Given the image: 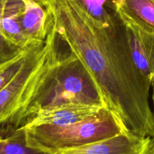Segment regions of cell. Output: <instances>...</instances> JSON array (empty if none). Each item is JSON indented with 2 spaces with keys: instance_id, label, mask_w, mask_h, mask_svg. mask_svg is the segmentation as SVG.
<instances>
[{
  "instance_id": "cell-1",
  "label": "cell",
  "mask_w": 154,
  "mask_h": 154,
  "mask_svg": "<svg viewBox=\"0 0 154 154\" xmlns=\"http://www.w3.org/2000/svg\"><path fill=\"white\" fill-rule=\"evenodd\" d=\"M48 6L60 39L87 69L124 132L154 138L151 85L134 64L120 14L108 28L95 23L72 0H50Z\"/></svg>"
},
{
  "instance_id": "cell-2",
  "label": "cell",
  "mask_w": 154,
  "mask_h": 154,
  "mask_svg": "<svg viewBox=\"0 0 154 154\" xmlns=\"http://www.w3.org/2000/svg\"><path fill=\"white\" fill-rule=\"evenodd\" d=\"M58 39L53 26L44 42L32 43L19 72L0 91V135L23 126L29 108L63 55Z\"/></svg>"
},
{
  "instance_id": "cell-3",
  "label": "cell",
  "mask_w": 154,
  "mask_h": 154,
  "mask_svg": "<svg viewBox=\"0 0 154 154\" xmlns=\"http://www.w3.org/2000/svg\"><path fill=\"white\" fill-rule=\"evenodd\" d=\"M68 105L105 107L90 74L71 52L62 56L54 73L33 100L24 125L38 111Z\"/></svg>"
},
{
  "instance_id": "cell-4",
  "label": "cell",
  "mask_w": 154,
  "mask_h": 154,
  "mask_svg": "<svg viewBox=\"0 0 154 154\" xmlns=\"http://www.w3.org/2000/svg\"><path fill=\"white\" fill-rule=\"evenodd\" d=\"M23 127L29 146L51 154L82 147L125 132L115 115L105 107L86 120L69 126L26 125Z\"/></svg>"
},
{
  "instance_id": "cell-5",
  "label": "cell",
  "mask_w": 154,
  "mask_h": 154,
  "mask_svg": "<svg viewBox=\"0 0 154 154\" xmlns=\"http://www.w3.org/2000/svg\"><path fill=\"white\" fill-rule=\"evenodd\" d=\"M127 36L132 60L141 75L152 86L154 81V33L118 11Z\"/></svg>"
},
{
  "instance_id": "cell-6",
  "label": "cell",
  "mask_w": 154,
  "mask_h": 154,
  "mask_svg": "<svg viewBox=\"0 0 154 154\" xmlns=\"http://www.w3.org/2000/svg\"><path fill=\"white\" fill-rule=\"evenodd\" d=\"M150 138H140L127 132L57 154H142Z\"/></svg>"
},
{
  "instance_id": "cell-7",
  "label": "cell",
  "mask_w": 154,
  "mask_h": 154,
  "mask_svg": "<svg viewBox=\"0 0 154 154\" xmlns=\"http://www.w3.org/2000/svg\"><path fill=\"white\" fill-rule=\"evenodd\" d=\"M104 107L85 105H68L43 110L32 116L26 125L66 126L86 120Z\"/></svg>"
},
{
  "instance_id": "cell-8",
  "label": "cell",
  "mask_w": 154,
  "mask_h": 154,
  "mask_svg": "<svg viewBox=\"0 0 154 154\" xmlns=\"http://www.w3.org/2000/svg\"><path fill=\"white\" fill-rule=\"evenodd\" d=\"M24 4L20 15L23 34L31 43L44 42L54 26V16L51 8L32 1H26Z\"/></svg>"
},
{
  "instance_id": "cell-9",
  "label": "cell",
  "mask_w": 154,
  "mask_h": 154,
  "mask_svg": "<svg viewBox=\"0 0 154 154\" xmlns=\"http://www.w3.org/2000/svg\"><path fill=\"white\" fill-rule=\"evenodd\" d=\"M24 5L22 0H8L1 23L4 37L19 48H25L32 44L23 34L20 24V15Z\"/></svg>"
},
{
  "instance_id": "cell-10",
  "label": "cell",
  "mask_w": 154,
  "mask_h": 154,
  "mask_svg": "<svg viewBox=\"0 0 154 154\" xmlns=\"http://www.w3.org/2000/svg\"><path fill=\"white\" fill-rule=\"evenodd\" d=\"M99 26L111 27L119 16L120 0H72Z\"/></svg>"
},
{
  "instance_id": "cell-11",
  "label": "cell",
  "mask_w": 154,
  "mask_h": 154,
  "mask_svg": "<svg viewBox=\"0 0 154 154\" xmlns=\"http://www.w3.org/2000/svg\"><path fill=\"white\" fill-rule=\"evenodd\" d=\"M118 11L154 33V0H120Z\"/></svg>"
},
{
  "instance_id": "cell-12",
  "label": "cell",
  "mask_w": 154,
  "mask_h": 154,
  "mask_svg": "<svg viewBox=\"0 0 154 154\" xmlns=\"http://www.w3.org/2000/svg\"><path fill=\"white\" fill-rule=\"evenodd\" d=\"M0 154H51L35 149L27 144L25 129L17 128L0 135Z\"/></svg>"
},
{
  "instance_id": "cell-13",
  "label": "cell",
  "mask_w": 154,
  "mask_h": 154,
  "mask_svg": "<svg viewBox=\"0 0 154 154\" xmlns=\"http://www.w3.org/2000/svg\"><path fill=\"white\" fill-rule=\"evenodd\" d=\"M32 45V43L25 48L16 57L2 65L0 67V91L11 81V80L19 72L23 63L26 58Z\"/></svg>"
},
{
  "instance_id": "cell-14",
  "label": "cell",
  "mask_w": 154,
  "mask_h": 154,
  "mask_svg": "<svg viewBox=\"0 0 154 154\" xmlns=\"http://www.w3.org/2000/svg\"><path fill=\"white\" fill-rule=\"evenodd\" d=\"M8 0H0V66L19 55L25 48H19L12 45L3 35L1 29V23L5 8Z\"/></svg>"
},
{
  "instance_id": "cell-15",
  "label": "cell",
  "mask_w": 154,
  "mask_h": 154,
  "mask_svg": "<svg viewBox=\"0 0 154 154\" xmlns=\"http://www.w3.org/2000/svg\"><path fill=\"white\" fill-rule=\"evenodd\" d=\"M145 154H154V138H151L145 149Z\"/></svg>"
},
{
  "instance_id": "cell-16",
  "label": "cell",
  "mask_w": 154,
  "mask_h": 154,
  "mask_svg": "<svg viewBox=\"0 0 154 154\" xmlns=\"http://www.w3.org/2000/svg\"><path fill=\"white\" fill-rule=\"evenodd\" d=\"M22 1L26 2V1H32L35 2L40 3V4L43 5L45 6H48L50 3V0H22Z\"/></svg>"
},
{
  "instance_id": "cell-17",
  "label": "cell",
  "mask_w": 154,
  "mask_h": 154,
  "mask_svg": "<svg viewBox=\"0 0 154 154\" xmlns=\"http://www.w3.org/2000/svg\"><path fill=\"white\" fill-rule=\"evenodd\" d=\"M152 87H153V108H154V81L152 84ZM153 114H154V111H153Z\"/></svg>"
},
{
  "instance_id": "cell-18",
  "label": "cell",
  "mask_w": 154,
  "mask_h": 154,
  "mask_svg": "<svg viewBox=\"0 0 154 154\" xmlns=\"http://www.w3.org/2000/svg\"><path fill=\"white\" fill-rule=\"evenodd\" d=\"M146 149V148H145ZM142 154H145V150H144V152H143V153Z\"/></svg>"
},
{
  "instance_id": "cell-19",
  "label": "cell",
  "mask_w": 154,
  "mask_h": 154,
  "mask_svg": "<svg viewBox=\"0 0 154 154\" xmlns=\"http://www.w3.org/2000/svg\"><path fill=\"white\" fill-rule=\"evenodd\" d=\"M1 66H2V65H1ZM1 66H0V67H1Z\"/></svg>"
}]
</instances>
